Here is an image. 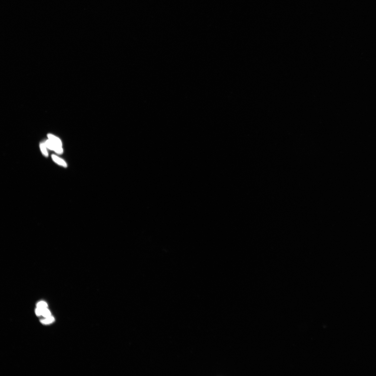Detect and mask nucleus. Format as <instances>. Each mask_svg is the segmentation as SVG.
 Returning a JSON list of instances; mask_svg holds the SVG:
<instances>
[{"label":"nucleus","mask_w":376,"mask_h":376,"mask_svg":"<svg viewBox=\"0 0 376 376\" xmlns=\"http://www.w3.org/2000/svg\"><path fill=\"white\" fill-rule=\"evenodd\" d=\"M45 144L46 147L49 149L54 151L58 154H61L63 153V150L62 146L54 144L49 140L46 141Z\"/></svg>","instance_id":"nucleus-1"},{"label":"nucleus","mask_w":376,"mask_h":376,"mask_svg":"<svg viewBox=\"0 0 376 376\" xmlns=\"http://www.w3.org/2000/svg\"><path fill=\"white\" fill-rule=\"evenodd\" d=\"M51 157L53 161L58 165L63 166V167H66L67 166L65 161L62 159L60 158V157L54 155V154H52Z\"/></svg>","instance_id":"nucleus-2"},{"label":"nucleus","mask_w":376,"mask_h":376,"mask_svg":"<svg viewBox=\"0 0 376 376\" xmlns=\"http://www.w3.org/2000/svg\"><path fill=\"white\" fill-rule=\"evenodd\" d=\"M48 137L49 139L53 142L54 144L60 146H62V141L57 137L51 134H48Z\"/></svg>","instance_id":"nucleus-3"},{"label":"nucleus","mask_w":376,"mask_h":376,"mask_svg":"<svg viewBox=\"0 0 376 376\" xmlns=\"http://www.w3.org/2000/svg\"><path fill=\"white\" fill-rule=\"evenodd\" d=\"M45 319H42L40 320L41 322L44 324H49L53 322L54 321V318L53 316H50L49 317L45 318Z\"/></svg>","instance_id":"nucleus-4"},{"label":"nucleus","mask_w":376,"mask_h":376,"mask_svg":"<svg viewBox=\"0 0 376 376\" xmlns=\"http://www.w3.org/2000/svg\"><path fill=\"white\" fill-rule=\"evenodd\" d=\"M40 147L43 155L45 157H48V153L47 149H46L47 147L46 146L45 143H41L40 144Z\"/></svg>","instance_id":"nucleus-5"},{"label":"nucleus","mask_w":376,"mask_h":376,"mask_svg":"<svg viewBox=\"0 0 376 376\" xmlns=\"http://www.w3.org/2000/svg\"><path fill=\"white\" fill-rule=\"evenodd\" d=\"M42 316L45 318H47L51 316V313L47 308H44L43 310Z\"/></svg>","instance_id":"nucleus-6"},{"label":"nucleus","mask_w":376,"mask_h":376,"mask_svg":"<svg viewBox=\"0 0 376 376\" xmlns=\"http://www.w3.org/2000/svg\"><path fill=\"white\" fill-rule=\"evenodd\" d=\"M48 305L47 303L45 302L41 301L38 303L37 304V307L41 308H47Z\"/></svg>","instance_id":"nucleus-7"},{"label":"nucleus","mask_w":376,"mask_h":376,"mask_svg":"<svg viewBox=\"0 0 376 376\" xmlns=\"http://www.w3.org/2000/svg\"><path fill=\"white\" fill-rule=\"evenodd\" d=\"M44 309V308H41L37 307L35 310V313L37 316H39L42 315V313Z\"/></svg>","instance_id":"nucleus-8"}]
</instances>
